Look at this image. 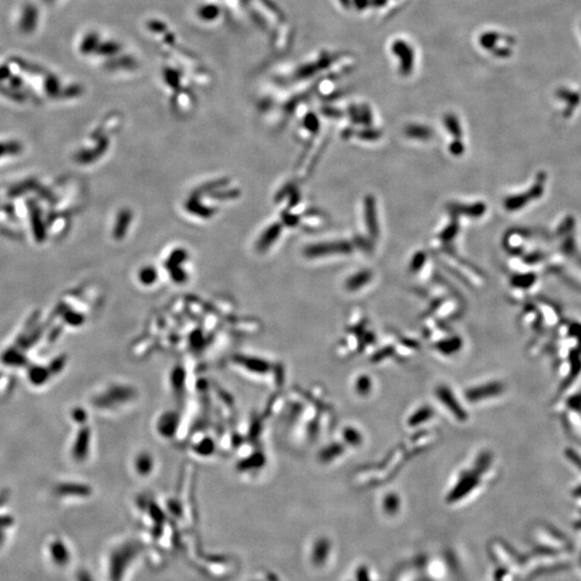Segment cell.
<instances>
[{
  "label": "cell",
  "mask_w": 581,
  "mask_h": 581,
  "mask_svg": "<svg viewBox=\"0 0 581 581\" xmlns=\"http://www.w3.org/2000/svg\"><path fill=\"white\" fill-rule=\"evenodd\" d=\"M58 183L39 176H26L0 188V234L13 240L43 246L66 230L67 217L56 201Z\"/></svg>",
  "instance_id": "cell-1"
},
{
  "label": "cell",
  "mask_w": 581,
  "mask_h": 581,
  "mask_svg": "<svg viewBox=\"0 0 581 581\" xmlns=\"http://www.w3.org/2000/svg\"><path fill=\"white\" fill-rule=\"evenodd\" d=\"M25 145L19 138L0 137V174L21 159Z\"/></svg>",
  "instance_id": "cell-2"
},
{
  "label": "cell",
  "mask_w": 581,
  "mask_h": 581,
  "mask_svg": "<svg viewBox=\"0 0 581 581\" xmlns=\"http://www.w3.org/2000/svg\"><path fill=\"white\" fill-rule=\"evenodd\" d=\"M503 391H504V385L502 383L493 382L471 391L470 397L473 399H485L488 397L501 394Z\"/></svg>",
  "instance_id": "cell-3"
},
{
  "label": "cell",
  "mask_w": 581,
  "mask_h": 581,
  "mask_svg": "<svg viewBox=\"0 0 581 581\" xmlns=\"http://www.w3.org/2000/svg\"><path fill=\"white\" fill-rule=\"evenodd\" d=\"M565 455L568 461H570L573 464H575V466L581 470V457L578 455L577 452H575L574 450H566L565 451Z\"/></svg>",
  "instance_id": "cell-4"
},
{
  "label": "cell",
  "mask_w": 581,
  "mask_h": 581,
  "mask_svg": "<svg viewBox=\"0 0 581 581\" xmlns=\"http://www.w3.org/2000/svg\"><path fill=\"white\" fill-rule=\"evenodd\" d=\"M538 555H543V556H555L557 555V550H553L551 548H546V547H538L535 551Z\"/></svg>",
  "instance_id": "cell-5"
},
{
  "label": "cell",
  "mask_w": 581,
  "mask_h": 581,
  "mask_svg": "<svg viewBox=\"0 0 581 581\" xmlns=\"http://www.w3.org/2000/svg\"><path fill=\"white\" fill-rule=\"evenodd\" d=\"M574 494H575V496H576V497H578V498H581V487H579L577 490H575Z\"/></svg>",
  "instance_id": "cell-6"
}]
</instances>
